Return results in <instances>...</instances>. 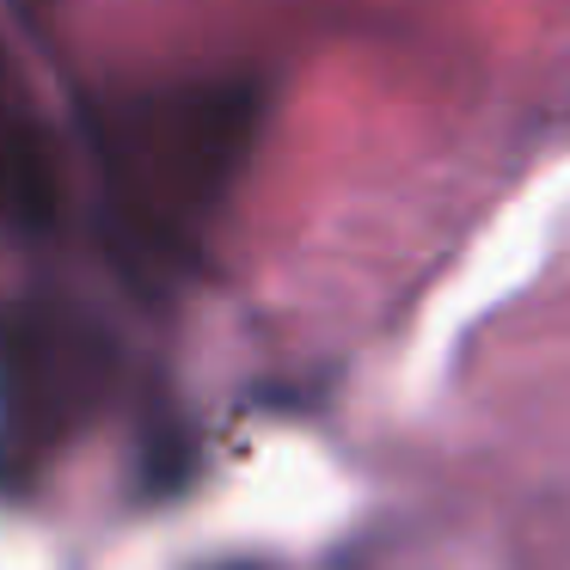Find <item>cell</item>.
<instances>
[{
    "label": "cell",
    "mask_w": 570,
    "mask_h": 570,
    "mask_svg": "<svg viewBox=\"0 0 570 570\" xmlns=\"http://www.w3.org/2000/svg\"><path fill=\"white\" fill-rule=\"evenodd\" d=\"M258 136V92L239 80H197L117 105L105 117V185L111 215L141 264L190 258L197 234Z\"/></svg>",
    "instance_id": "1"
},
{
    "label": "cell",
    "mask_w": 570,
    "mask_h": 570,
    "mask_svg": "<svg viewBox=\"0 0 570 570\" xmlns=\"http://www.w3.org/2000/svg\"><path fill=\"white\" fill-rule=\"evenodd\" d=\"M105 381V344L80 320H26L7 332V362H0V386H7V411L31 430H62L80 417Z\"/></svg>",
    "instance_id": "2"
},
{
    "label": "cell",
    "mask_w": 570,
    "mask_h": 570,
    "mask_svg": "<svg viewBox=\"0 0 570 570\" xmlns=\"http://www.w3.org/2000/svg\"><path fill=\"white\" fill-rule=\"evenodd\" d=\"M56 203L50 185V154H43L38 129H31L26 105L0 80V222L7 227H38Z\"/></svg>",
    "instance_id": "3"
}]
</instances>
